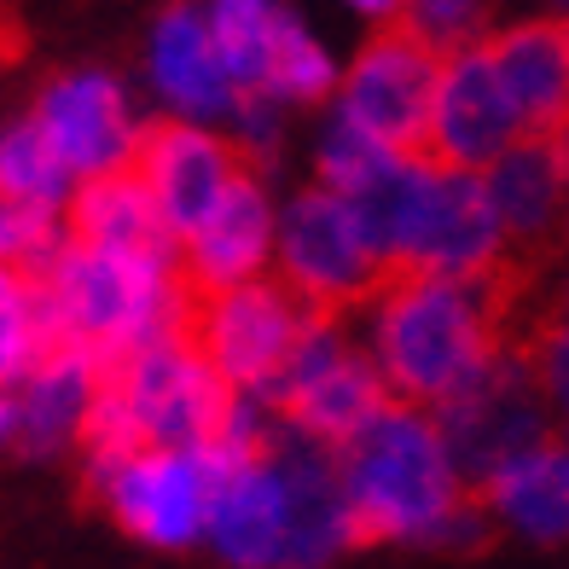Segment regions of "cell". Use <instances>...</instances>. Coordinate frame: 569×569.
<instances>
[{
    "label": "cell",
    "instance_id": "obj_20",
    "mask_svg": "<svg viewBox=\"0 0 569 569\" xmlns=\"http://www.w3.org/2000/svg\"><path fill=\"white\" fill-rule=\"evenodd\" d=\"M482 506L495 529H511L529 547H569V448L540 442L500 465L482 488Z\"/></svg>",
    "mask_w": 569,
    "mask_h": 569
},
{
    "label": "cell",
    "instance_id": "obj_35",
    "mask_svg": "<svg viewBox=\"0 0 569 569\" xmlns=\"http://www.w3.org/2000/svg\"><path fill=\"white\" fill-rule=\"evenodd\" d=\"M552 315H563V320H569V279L558 284V308H552Z\"/></svg>",
    "mask_w": 569,
    "mask_h": 569
},
{
    "label": "cell",
    "instance_id": "obj_11",
    "mask_svg": "<svg viewBox=\"0 0 569 569\" xmlns=\"http://www.w3.org/2000/svg\"><path fill=\"white\" fill-rule=\"evenodd\" d=\"M36 128L59 151V163L70 169L76 187L134 169V151L146 134L134 122V106H128L122 82L106 70H70L59 82H47L36 99Z\"/></svg>",
    "mask_w": 569,
    "mask_h": 569
},
{
    "label": "cell",
    "instance_id": "obj_14",
    "mask_svg": "<svg viewBox=\"0 0 569 569\" xmlns=\"http://www.w3.org/2000/svg\"><path fill=\"white\" fill-rule=\"evenodd\" d=\"M268 459L279 465L284 495H291V535H284V563L279 569H326L338 552L355 547V511L343 495L338 448L302 436L297 425H273Z\"/></svg>",
    "mask_w": 569,
    "mask_h": 569
},
{
    "label": "cell",
    "instance_id": "obj_13",
    "mask_svg": "<svg viewBox=\"0 0 569 569\" xmlns=\"http://www.w3.org/2000/svg\"><path fill=\"white\" fill-rule=\"evenodd\" d=\"M506 268H511V239H506V221L495 210V198H488V180L436 163V187H430L425 221L412 232V250H407L401 273L495 279Z\"/></svg>",
    "mask_w": 569,
    "mask_h": 569
},
{
    "label": "cell",
    "instance_id": "obj_12",
    "mask_svg": "<svg viewBox=\"0 0 569 569\" xmlns=\"http://www.w3.org/2000/svg\"><path fill=\"white\" fill-rule=\"evenodd\" d=\"M134 174L146 180L151 203L169 227L174 244H187L192 232L210 221V210L232 192V180L244 174V158L239 146H227L216 128L203 122H158L140 134V151H134Z\"/></svg>",
    "mask_w": 569,
    "mask_h": 569
},
{
    "label": "cell",
    "instance_id": "obj_9",
    "mask_svg": "<svg viewBox=\"0 0 569 569\" xmlns=\"http://www.w3.org/2000/svg\"><path fill=\"white\" fill-rule=\"evenodd\" d=\"M436 82H442V47H430L412 23H390L360 47L338 82V111L390 151H425Z\"/></svg>",
    "mask_w": 569,
    "mask_h": 569
},
{
    "label": "cell",
    "instance_id": "obj_31",
    "mask_svg": "<svg viewBox=\"0 0 569 569\" xmlns=\"http://www.w3.org/2000/svg\"><path fill=\"white\" fill-rule=\"evenodd\" d=\"M529 360H535V372H540V390H547L552 412H563V419H569V320L563 315H552L529 338Z\"/></svg>",
    "mask_w": 569,
    "mask_h": 569
},
{
    "label": "cell",
    "instance_id": "obj_16",
    "mask_svg": "<svg viewBox=\"0 0 569 569\" xmlns=\"http://www.w3.org/2000/svg\"><path fill=\"white\" fill-rule=\"evenodd\" d=\"M500 82L511 93L529 134H563L569 128V18H517L482 36Z\"/></svg>",
    "mask_w": 569,
    "mask_h": 569
},
{
    "label": "cell",
    "instance_id": "obj_30",
    "mask_svg": "<svg viewBox=\"0 0 569 569\" xmlns=\"http://www.w3.org/2000/svg\"><path fill=\"white\" fill-rule=\"evenodd\" d=\"M70 232L59 227V210H36V203L0 198V268L41 273L64 250Z\"/></svg>",
    "mask_w": 569,
    "mask_h": 569
},
{
    "label": "cell",
    "instance_id": "obj_33",
    "mask_svg": "<svg viewBox=\"0 0 569 569\" xmlns=\"http://www.w3.org/2000/svg\"><path fill=\"white\" fill-rule=\"evenodd\" d=\"M18 390H0V448H18Z\"/></svg>",
    "mask_w": 569,
    "mask_h": 569
},
{
    "label": "cell",
    "instance_id": "obj_38",
    "mask_svg": "<svg viewBox=\"0 0 569 569\" xmlns=\"http://www.w3.org/2000/svg\"><path fill=\"white\" fill-rule=\"evenodd\" d=\"M412 7H419V0H401V12H412Z\"/></svg>",
    "mask_w": 569,
    "mask_h": 569
},
{
    "label": "cell",
    "instance_id": "obj_22",
    "mask_svg": "<svg viewBox=\"0 0 569 569\" xmlns=\"http://www.w3.org/2000/svg\"><path fill=\"white\" fill-rule=\"evenodd\" d=\"M390 383H383L378 360L367 349H349L343 360H331L320 378H308L297 396H284L279 419L297 425L302 436H315L326 448H343L355 430H367L383 407H390Z\"/></svg>",
    "mask_w": 569,
    "mask_h": 569
},
{
    "label": "cell",
    "instance_id": "obj_26",
    "mask_svg": "<svg viewBox=\"0 0 569 569\" xmlns=\"http://www.w3.org/2000/svg\"><path fill=\"white\" fill-rule=\"evenodd\" d=\"M0 198L36 203V210H70L76 198V180L59 163V151L47 146L36 117L0 128Z\"/></svg>",
    "mask_w": 569,
    "mask_h": 569
},
{
    "label": "cell",
    "instance_id": "obj_36",
    "mask_svg": "<svg viewBox=\"0 0 569 569\" xmlns=\"http://www.w3.org/2000/svg\"><path fill=\"white\" fill-rule=\"evenodd\" d=\"M558 140V151H563V169H569V128H563V134H552Z\"/></svg>",
    "mask_w": 569,
    "mask_h": 569
},
{
    "label": "cell",
    "instance_id": "obj_18",
    "mask_svg": "<svg viewBox=\"0 0 569 569\" xmlns=\"http://www.w3.org/2000/svg\"><path fill=\"white\" fill-rule=\"evenodd\" d=\"M146 64H151V88L158 99L180 117V122H221L239 106V88L210 41V23H203L198 7H169L158 23H151V47H146Z\"/></svg>",
    "mask_w": 569,
    "mask_h": 569
},
{
    "label": "cell",
    "instance_id": "obj_3",
    "mask_svg": "<svg viewBox=\"0 0 569 569\" xmlns=\"http://www.w3.org/2000/svg\"><path fill=\"white\" fill-rule=\"evenodd\" d=\"M338 471L360 540L436 547L453 511L477 495V488H465L442 430H436V412L412 401H390L367 430H355L338 448Z\"/></svg>",
    "mask_w": 569,
    "mask_h": 569
},
{
    "label": "cell",
    "instance_id": "obj_29",
    "mask_svg": "<svg viewBox=\"0 0 569 569\" xmlns=\"http://www.w3.org/2000/svg\"><path fill=\"white\" fill-rule=\"evenodd\" d=\"M396 151L383 146V140H372L367 128H355L343 111H331V122L320 128V151H315V169H320V187L326 192H338V198H349V192H360L367 180L390 163Z\"/></svg>",
    "mask_w": 569,
    "mask_h": 569
},
{
    "label": "cell",
    "instance_id": "obj_17",
    "mask_svg": "<svg viewBox=\"0 0 569 569\" xmlns=\"http://www.w3.org/2000/svg\"><path fill=\"white\" fill-rule=\"evenodd\" d=\"M291 535V495L268 453L232 465L210 506V547L227 569H279Z\"/></svg>",
    "mask_w": 569,
    "mask_h": 569
},
{
    "label": "cell",
    "instance_id": "obj_32",
    "mask_svg": "<svg viewBox=\"0 0 569 569\" xmlns=\"http://www.w3.org/2000/svg\"><path fill=\"white\" fill-rule=\"evenodd\" d=\"M232 128H239V158H273V146L284 134V106L273 93H239Z\"/></svg>",
    "mask_w": 569,
    "mask_h": 569
},
{
    "label": "cell",
    "instance_id": "obj_23",
    "mask_svg": "<svg viewBox=\"0 0 569 569\" xmlns=\"http://www.w3.org/2000/svg\"><path fill=\"white\" fill-rule=\"evenodd\" d=\"M70 239L111 256H174V239L134 169L82 180L70 198Z\"/></svg>",
    "mask_w": 569,
    "mask_h": 569
},
{
    "label": "cell",
    "instance_id": "obj_2",
    "mask_svg": "<svg viewBox=\"0 0 569 569\" xmlns=\"http://www.w3.org/2000/svg\"><path fill=\"white\" fill-rule=\"evenodd\" d=\"M36 279L53 349H76L106 372L146 343L180 338L192 320V291L174 256H111L64 239V250Z\"/></svg>",
    "mask_w": 569,
    "mask_h": 569
},
{
    "label": "cell",
    "instance_id": "obj_15",
    "mask_svg": "<svg viewBox=\"0 0 569 569\" xmlns=\"http://www.w3.org/2000/svg\"><path fill=\"white\" fill-rule=\"evenodd\" d=\"M279 244V210L268 203V187L250 169L232 180V192L210 210L187 244H180V279L192 297H216L232 284L262 279V268L273 262Z\"/></svg>",
    "mask_w": 569,
    "mask_h": 569
},
{
    "label": "cell",
    "instance_id": "obj_10",
    "mask_svg": "<svg viewBox=\"0 0 569 569\" xmlns=\"http://www.w3.org/2000/svg\"><path fill=\"white\" fill-rule=\"evenodd\" d=\"M523 134L529 128L517 117L488 47L477 41V47H459V53H442V82H436V106H430L425 158H436L442 169L482 174Z\"/></svg>",
    "mask_w": 569,
    "mask_h": 569
},
{
    "label": "cell",
    "instance_id": "obj_8",
    "mask_svg": "<svg viewBox=\"0 0 569 569\" xmlns=\"http://www.w3.org/2000/svg\"><path fill=\"white\" fill-rule=\"evenodd\" d=\"M302 326H308V308L279 279H250L216 297H192L187 338L227 378V390L262 396L279 378V367L291 360Z\"/></svg>",
    "mask_w": 569,
    "mask_h": 569
},
{
    "label": "cell",
    "instance_id": "obj_37",
    "mask_svg": "<svg viewBox=\"0 0 569 569\" xmlns=\"http://www.w3.org/2000/svg\"><path fill=\"white\" fill-rule=\"evenodd\" d=\"M552 7H558V18H569V0H552Z\"/></svg>",
    "mask_w": 569,
    "mask_h": 569
},
{
    "label": "cell",
    "instance_id": "obj_25",
    "mask_svg": "<svg viewBox=\"0 0 569 569\" xmlns=\"http://www.w3.org/2000/svg\"><path fill=\"white\" fill-rule=\"evenodd\" d=\"M203 23H210V41H216V53L232 76V88L268 93L273 47H279V23H284L279 0H210Z\"/></svg>",
    "mask_w": 569,
    "mask_h": 569
},
{
    "label": "cell",
    "instance_id": "obj_40",
    "mask_svg": "<svg viewBox=\"0 0 569 569\" xmlns=\"http://www.w3.org/2000/svg\"><path fill=\"white\" fill-rule=\"evenodd\" d=\"M563 448H569V419H563Z\"/></svg>",
    "mask_w": 569,
    "mask_h": 569
},
{
    "label": "cell",
    "instance_id": "obj_5",
    "mask_svg": "<svg viewBox=\"0 0 569 569\" xmlns=\"http://www.w3.org/2000/svg\"><path fill=\"white\" fill-rule=\"evenodd\" d=\"M227 448L203 442V448H140L134 459H122L106 482H93L106 495L111 517L146 540V547H163L180 552L192 540L210 535V506H216V488L232 471Z\"/></svg>",
    "mask_w": 569,
    "mask_h": 569
},
{
    "label": "cell",
    "instance_id": "obj_7",
    "mask_svg": "<svg viewBox=\"0 0 569 569\" xmlns=\"http://www.w3.org/2000/svg\"><path fill=\"white\" fill-rule=\"evenodd\" d=\"M111 396L134 419L146 448H203L216 442V430L232 407L227 378L203 360V349L180 331V338L146 343L140 355L117 360L106 372Z\"/></svg>",
    "mask_w": 569,
    "mask_h": 569
},
{
    "label": "cell",
    "instance_id": "obj_39",
    "mask_svg": "<svg viewBox=\"0 0 569 569\" xmlns=\"http://www.w3.org/2000/svg\"><path fill=\"white\" fill-rule=\"evenodd\" d=\"M563 244H569V216H563Z\"/></svg>",
    "mask_w": 569,
    "mask_h": 569
},
{
    "label": "cell",
    "instance_id": "obj_34",
    "mask_svg": "<svg viewBox=\"0 0 569 569\" xmlns=\"http://www.w3.org/2000/svg\"><path fill=\"white\" fill-rule=\"evenodd\" d=\"M343 7L367 12V18H396V12H401V0H343Z\"/></svg>",
    "mask_w": 569,
    "mask_h": 569
},
{
    "label": "cell",
    "instance_id": "obj_21",
    "mask_svg": "<svg viewBox=\"0 0 569 569\" xmlns=\"http://www.w3.org/2000/svg\"><path fill=\"white\" fill-rule=\"evenodd\" d=\"M106 390V367L76 349H53L41 367L18 383V453L47 459L70 442H82L88 412Z\"/></svg>",
    "mask_w": 569,
    "mask_h": 569
},
{
    "label": "cell",
    "instance_id": "obj_19",
    "mask_svg": "<svg viewBox=\"0 0 569 569\" xmlns=\"http://www.w3.org/2000/svg\"><path fill=\"white\" fill-rule=\"evenodd\" d=\"M488 198L506 221L511 250H535L547 239H563V216H569V169L563 151L547 134H523L500 163L482 169Z\"/></svg>",
    "mask_w": 569,
    "mask_h": 569
},
{
    "label": "cell",
    "instance_id": "obj_1",
    "mask_svg": "<svg viewBox=\"0 0 569 569\" xmlns=\"http://www.w3.org/2000/svg\"><path fill=\"white\" fill-rule=\"evenodd\" d=\"M372 360L396 401L442 407L459 396L506 343H517V273L442 279L390 273L367 302Z\"/></svg>",
    "mask_w": 569,
    "mask_h": 569
},
{
    "label": "cell",
    "instance_id": "obj_6",
    "mask_svg": "<svg viewBox=\"0 0 569 569\" xmlns=\"http://www.w3.org/2000/svg\"><path fill=\"white\" fill-rule=\"evenodd\" d=\"M273 256H279V284L308 315H349L355 302H372V291L383 284V268L349 198L326 187H308L284 203Z\"/></svg>",
    "mask_w": 569,
    "mask_h": 569
},
{
    "label": "cell",
    "instance_id": "obj_4",
    "mask_svg": "<svg viewBox=\"0 0 569 569\" xmlns=\"http://www.w3.org/2000/svg\"><path fill=\"white\" fill-rule=\"evenodd\" d=\"M430 412H436V430H442L465 488H482L517 453L552 442V401L540 390L529 343H506L459 396H448Z\"/></svg>",
    "mask_w": 569,
    "mask_h": 569
},
{
    "label": "cell",
    "instance_id": "obj_28",
    "mask_svg": "<svg viewBox=\"0 0 569 569\" xmlns=\"http://www.w3.org/2000/svg\"><path fill=\"white\" fill-rule=\"evenodd\" d=\"M338 82H343V76H338V64H331V53L320 47V36L308 30L297 12H284V23H279V47H273L268 93L279 99V106H284V99H291V106H308V99H326Z\"/></svg>",
    "mask_w": 569,
    "mask_h": 569
},
{
    "label": "cell",
    "instance_id": "obj_24",
    "mask_svg": "<svg viewBox=\"0 0 569 569\" xmlns=\"http://www.w3.org/2000/svg\"><path fill=\"white\" fill-rule=\"evenodd\" d=\"M430 187H436V158H425V151H396L367 187L349 192V210H355L360 232H367L383 279L407 268V250H412V232L425 221Z\"/></svg>",
    "mask_w": 569,
    "mask_h": 569
},
{
    "label": "cell",
    "instance_id": "obj_27",
    "mask_svg": "<svg viewBox=\"0 0 569 569\" xmlns=\"http://www.w3.org/2000/svg\"><path fill=\"white\" fill-rule=\"evenodd\" d=\"M47 355H53V326H47L41 279L0 268V390H18Z\"/></svg>",
    "mask_w": 569,
    "mask_h": 569
}]
</instances>
